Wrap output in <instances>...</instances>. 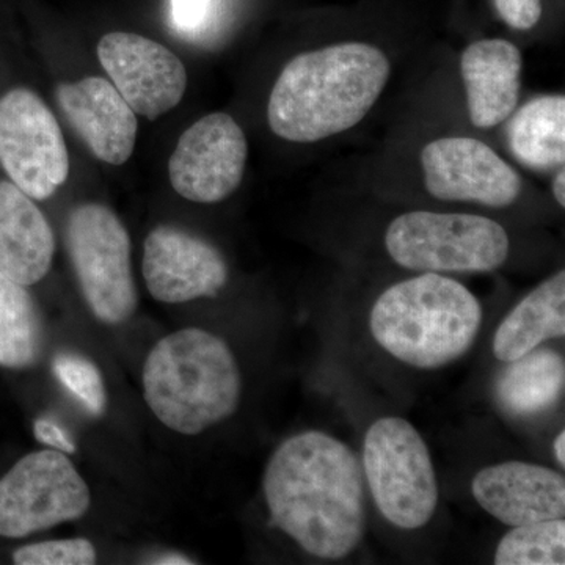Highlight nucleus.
<instances>
[{
  "mask_svg": "<svg viewBox=\"0 0 565 565\" xmlns=\"http://www.w3.org/2000/svg\"><path fill=\"white\" fill-rule=\"evenodd\" d=\"M270 522L308 555L343 559L362 542V468L349 446L308 430L278 446L263 479Z\"/></svg>",
  "mask_w": 565,
  "mask_h": 565,
  "instance_id": "f257e3e1",
  "label": "nucleus"
},
{
  "mask_svg": "<svg viewBox=\"0 0 565 565\" xmlns=\"http://www.w3.org/2000/svg\"><path fill=\"white\" fill-rule=\"evenodd\" d=\"M392 65L367 43H340L302 52L286 63L267 103L275 136L315 143L349 131L381 98Z\"/></svg>",
  "mask_w": 565,
  "mask_h": 565,
  "instance_id": "f03ea898",
  "label": "nucleus"
},
{
  "mask_svg": "<svg viewBox=\"0 0 565 565\" xmlns=\"http://www.w3.org/2000/svg\"><path fill=\"white\" fill-rule=\"evenodd\" d=\"M152 415L181 435H199L236 414L243 375L217 334L189 327L152 345L141 373Z\"/></svg>",
  "mask_w": 565,
  "mask_h": 565,
  "instance_id": "7ed1b4c3",
  "label": "nucleus"
},
{
  "mask_svg": "<svg viewBox=\"0 0 565 565\" xmlns=\"http://www.w3.org/2000/svg\"><path fill=\"white\" fill-rule=\"evenodd\" d=\"M482 308L459 281L424 273L393 285L370 316L374 340L390 355L419 370L456 362L473 345Z\"/></svg>",
  "mask_w": 565,
  "mask_h": 565,
  "instance_id": "20e7f679",
  "label": "nucleus"
},
{
  "mask_svg": "<svg viewBox=\"0 0 565 565\" xmlns=\"http://www.w3.org/2000/svg\"><path fill=\"white\" fill-rule=\"evenodd\" d=\"M385 245L394 263L423 274L492 273L509 255L503 226L473 214L407 212L390 223Z\"/></svg>",
  "mask_w": 565,
  "mask_h": 565,
  "instance_id": "39448f33",
  "label": "nucleus"
},
{
  "mask_svg": "<svg viewBox=\"0 0 565 565\" xmlns=\"http://www.w3.org/2000/svg\"><path fill=\"white\" fill-rule=\"evenodd\" d=\"M66 248L82 296L107 326L128 322L139 307L131 236L110 207L85 203L70 212Z\"/></svg>",
  "mask_w": 565,
  "mask_h": 565,
  "instance_id": "423d86ee",
  "label": "nucleus"
},
{
  "mask_svg": "<svg viewBox=\"0 0 565 565\" xmlns=\"http://www.w3.org/2000/svg\"><path fill=\"white\" fill-rule=\"evenodd\" d=\"M363 467L374 503L392 525L419 530L438 504V487L429 448L403 418H382L367 430Z\"/></svg>",
  "mask_w": 565,
  "mask_h": 565,
  "instance_id": "0eeeda50",
  "label": "nucleus"
},
{
  "mask_svg": "<svg viewBox=\"0 0 565 565\" xmlns=\"http://www.w3.org/2000/svg\"><path fill=\"white\" fill-rule=\"evenodd\" d=\"M92 492L68 455L40 449L0 479V537L22 539L90 511Z\"/></svg>",
  "mask_w": 565,
  "mask_h": 565,
  "instance_id": "6e6552de",
  "label": "nucleus"
},
{
  "mask_svg": "<svg viewBox=\"0 0 565 565\" xmlns=\"http://www.w3.org/2000/svg\"><path fill=\"white\" fill-rule=\"evenodd\" d=\"M0 166L25 195L44 202L70 177V154L61 125L29 88L0 98Z\"/></svg>",
  "mask_w": 565,
  "mask_h": 565,
  "instance_id": "1a4fd4ad",
  "label": "nucleus"
},
{
  "mask_svg": "<svg viewBox=\"0 0 565 565\" xmlns=\"http://www.w3.org/2000/svg\"><path fill=\"white\" fill-rule=\"evenodd\" d=\"M247 158L243 128L232 115L214 111L178 139L169 161L170 182L189 202L221 203L239 189Z\"/></svg>",
  "mask_w": 565,
  "mask_h": 565,
  "instance_id": "9d476101",
  "label": "nucleus"
},
{
  "mask_svg": "<svg viewBox=\"0 0 565 565\" xmlns=\"http://www.w3.org/2000/svg\"><path fill=\"white\" fill-rule=\"evenodd\" d=\"M96 52L111 84L140 117L156 120L180 106L188 90V70L159 41L110 32L99 40Z\"/></svg>",
  "mask_w": 565,
  "mask_h": 565,
  "instance_id": "9b49d317",
  "label": "nucleus"
},
{
  "mask_svg": "<svg viewBox=\"0 0 565 565\" xmlns=\"http://www.w3.org/2000/svg\"><path fill=\"white\" fill-rule=\"evenodd\" d=\"M427 192L444 202L505 207L519 199V173L486 145L471 137H444L422 151Z\"/></svg>",
  "mask_w": 565,
  "mask_h": 565,
  "instance_id": "f8f14e48",
  "label": "nucleus"
},
{
  "mask_svg": "<svg viewBox=\"0 0 565 565\" xmlns=\"http://www.w3.org/2000/svg\"><path fill=\"white\" fill-rule=\"evenodd\" d=\"M141 273L152 299L169 305L215 297L228 281V266L214 245L167 225L145 239Z\"/></svg>",
  "mask_w": 565,
  "mask_h": 565,
  "instance_id": "ddd939ff",
  "label": "nucleus"
},
{
  "mask_svg": "<svg viewBox=\"0 0 565 565\" xmlns=\"http://www.w3.org/2000/svg\"><path fill=\"white\" fill-rule=\"evenodd\" d=\"M471 490L486 512L512 527L565 515L564 476L539 465H492L475 476Z\"/></svg>",
  "mask_w": 565,
  "mask_h": 565,
  "instance_id": "4468645a",
  "label": "nucleus"
},
{
  "mask_svg": "<svg viewBox=\"0 0 565 565\" xmlns=\"http://www.w3.org/2000/svg\"><path fill=\"white\" fill-rule=\"evenodd\" d=\"M58 104L99 161L122 166L131 159L139 121L120 92L104 77H85L57 88Z\"/></svg>",
  "mask_w": 565,
  "mask_h": 565,
  "instance_id": "2eb2a0df",
  "label": "nucleus"
},
{
  "mask_svg": "<svg viewBox=\"0 0 565 565\" xmlns=\"http://www.w3.org/2000/svg\"><path fill=\"white\" fill-rule=\"evenodd\" d=\"M460 71L476 128H494L512 117L523 71L522 52L515 44L501 39L476 41L463 51Z\"/></svg>",
  "mask_w": 565,
  "mask_h": 565,
  "instance_id": "dca6fc26",
  "label": "nucleus"
},
{
  "mask_svg": "<svg viewBox=\"0 0 565 565\" xmlns=\"http://www.w3.org/2000/svg\"><path fill=\"white\" fill-rule=\"evenodd\" d=\"M55 236L35 200L11 181H0V270L24 286L50 274Z\"/></svg>",
  "mask_w": 565,
  "mask_h": 565,
  "instance_id": "f3484780",
  "label": "nucleus"
},
{
  "mask_svg": "<svg viewBox=\"0 0 565 565\" xmlns=\"http://www.w3.org/2000/svg\"><path fill=\"white\" fill-rule=\"evenodd\" d=\"M565 334V273L561 270L527 294L498 327L493 355L514 362L539 345Z\"/></svg>",
  "mask_w": 565,
  "mask_h": 565,
  "instance_id": "a211bd4d",
  "label": "nucleus"
},
{
  "mask_svg": "<svg viewBox=\"0 0 565 565\" xmlns=\"http://www.w3.org/2000/svg\"><path fill=\"white\" fill-rule=\"evenodd\" d=\"M565 364L550 349L534 351L509 362L498 377L494 393L498 404L512 416H531L548 411L563 396Z\"/></svg>",
  "mask_w": 565,
  "mask_h": 565,
  "instance_id": "6ab92c4d",
  "label": "nucleus"
},
{
  "mask_svg": "<svg viewBox=\"0 0 565 565\" xmlns=\"http://www.w3.org/2000/svg\"><path fill=\"white\" fill-rule=\"evenodd\" d=\"M509 145L530 169L563 167L565 161V96H539L525 104L509 125Z\"/></svg>",
  "mask_w": 565,
  "mask_h": 565,
  "instance_id": "aec40b11",
  "label": "nucleus"
},
{
  "mask_svg": "<svg viewBox=\"0 0 565 565\" xmlns=\"http://www.w3.org/2000/svg\"><path fill=\"white\" fill-rule=\"evenodd\" d=\"M44 351V326L28 286L0 270V366L29 370Z\"/></svg>",
  "mask_w": 565,
  "mask_h": 565,
  "instance_id": "412c9836",
  "label": "nucleus"
},
{
  "mask_svg": "<svg viewBox=\"0 0 565 565\" xmlns=\"http://www.w3.org/2000/svg\"><path fill=\"white\" fill-rule=\"evenodd\" d=\"M497 565H564V519L514 526L494 553Z\"/></svg>",
  "mask_w": 565,
  "mask_h": 565,
  "instance_id": "4be33fe9",
  "label": "nucleus"
},
{
  "mask_svg": "<svg viewBox=\"0 0 565 565\" xmlns=\"http://www.w3.org/2000/svg\"><path fill=\"white\" fill-rule=\"evenodd\" d=\"M52 373L88 414H104L107 405L106 384L102 371L90 359L74 352L58 353L52 362Z\"/></svg>",
  "mask_w": 565,
  "mask_h": 565,
  "instance_id": "5701e85b",
  "label": "nucleus"
},
{
  "mask_svg": "<svg viewBox=\"0 0 565 565\" xmlns=\"http://www.w3.org/2000/svg\"><path fill=\"white\" fill-rule=\"evenodd\" d=\"M95 545L88 539H57L24 545L13 553L18 565H92L96 563Z\"/></svg>",
  "mask_w": 565,
  "mask_h": 565,
  "instance_id": "b1692460",
  "label": "nucleus"
},
{
  "mask_svg": "<svg viewBox=\"0 0 565 565\" xmlns=\"http://www.w3.org/2000/svg\"><path fill=\"white\" fill-rule=\"evenodd\" d=\"M498 13L515 31H530L542 18V0H494Z\"/></svg>",
  "mask_w": 565,
  "mask_h": 565,
  "instance_id": "393cba45",
  "label": "nucleus"
},
{
  "mask_svg": "<svg viewBox=\"0 0 565 565\" xmlns=\"http://www.w3.org/2000/svg\"><path fill=\"white\" fill-rule=\"evenodd\" d=\"M33 434L40 444L50 446L51 449L65 452V455H74L76 452V444L71 437L68 430L51 418H39L33 424Z\"/></svg>",
  "mask_w": 565,
  "mask_h": 565,
  "instance_id": "a878e982",
  "label": "nucleus"
},
{
  "mask_svg": "<svg viewBox=\"0 0 565 565\" xmlns=\"http://www.w3.org/2000/svg\"><path fill=\"white\" fill-rule=\"evenodd\" d=\"M211 0H172L174 24L182 31H193L206 20Z\"/></svg>",
  "mask_w": 565,
  "mask_h": 565,
  "instance_id": "bb28decb",
  "label": "nucleus"
},
{
  "mask_svg": "<svg viewBox=\"0 0 565 565\" xmlns=\"http://www.w3.org/2000/svg\"><path fill=\"white\" fill-rule=\"evenodd\" d=\"M152 564H161V565H191L195 564L191 559V557L180 555V553H166V555H161L154 557L151 561Z\"/></svg>",
  "mask_w": 565,
  "mask_h": 565,
  "instance_id": "cd10ccee",
  "label": "nucleus"
},
{
  "mask_svg": "<svg viewBox=\"0 0 565 565\" xmlns=\"http://www.w3.org/2000/svg\"><path fill=\"white\" fill-rule=\"evenodd\" d=\"M553 193H555V199L557 204L561 207L565 206V172L564 169H561V172L557 173L555 184H553Z\"/></svg>",
  "mask_w": 565,
  "mask_h": 565,
  "instance_id": "c85d7f7f",
  "label": "nucleus"
},
{
  "mask_svg": "<svg viewBox=\"0 0 565 565\" xmlns=\"http://www.w3.org/2000/svg\"><path fill=\"white\" fill-rule=\"evenodd\" d=\"M555 456L557 462L564 468L565 465V433L561 430L555 440Z\"/></svg>",
  "mask_w": 565,
  "mask_h": 565,
  "instance_id": "c756f323",
  "label": "nucleus"
}]
</instances>
